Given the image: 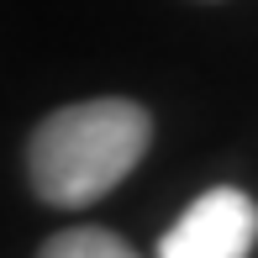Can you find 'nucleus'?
<instances>
[{
	"instance_id": "obj_3",
	"label": "nucleus",
	"mask_w": 258,
	"mask_h": 258,
	"mask_svg": "<svg viewBox=\"0 0 258 258\" xmlns=\"http://www.w3.org/2000/svg\"><path fill=\"white\" fill-rule=\"evenodd\" d=\"M37 258H137V248L111 227H63L42 242Z\"/></svg>"
},
{
	"instance_id": "obj_2",
	"label": "nucleus",
	"mask_w": 258,
	"mask_h": 258,
	"mask_svg": "<svg viewBox=\"0 0 258 258\" xmlns=\"http://www.w3.org/2000/svg\"><path fill=\"white\" fill-rule=\"evenodd\" d=\"M258 242V206L237 184L195 195L169 232L158 237V258H248Z\"/></svg>"
},
{
	"instance_id": "obj_1",
	"label": "nucleus",
	"mask_w": 258,
	"mask_h": 258,
	"mask_svg": "<svg viewBox=\"0 0 258 258\" xmlns=\"http://www.w3.org/2000/svg\"><path fill=\"white\" fill-rule=\"evenodd\" d=\"M153 148V116L132 95H95L48 111L27 137V184L42 206H95Z\"/></svg>"
}]
</instances>
